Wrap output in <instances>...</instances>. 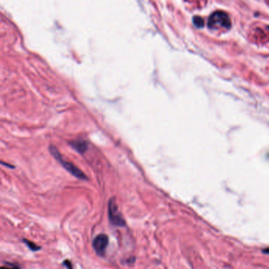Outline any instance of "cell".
Segmentation results:
<instances>
[{"instance_id": "6da1fadb", "label": "cell", "mask_w": 269, "mask_h": 269, "mask_svg": "<svg viewBox=\"0 0 269 269\" xmlns=\"http://www.w3.org/2000/svg\"><path fill=\"white\" fill-rule=\"evenodd\" d=\"M231 25L229 16L223 11L213 13L208 19V26L213 29H228Z\"/></svg>"}, {"instance_id": "7a4b0ae2", "label": "cell", "mask_w": 269, "mask_h": 269, "mask_svg": "<svg viewBox=\"0 0 269 269\" xmlns=\"http://www.w3.org/2000/svg\"><path fill=\"white\" fill-rule=\"evenodd\" d=\"M49 149L50 152H51L52 155L55 157V159H56L57 160H59V163L62 165V167H63L66 170H68L70 174H72L73 176H75L76 178H78L81 180L88 179L87 176H86V175L84 174V172L81 171L79 168H78L76 166L73 165V163H70V162H66V161H65L64 160H62V158L61 156H60V154H59V151H58L54 147L51 146Z\"/></svg>"}, {"instance_id": "3957f363", "label": "cell", "mask_w": 269, "mask_h": 269, "mask_svg": "<svg viewBox=\"0 0 269 269\" xmlns=\"http://www.w3.org/2000/svg\"><path fill=\"white\" fill-rule=\"evenodd\" d=\"M108 218L110 222L115 227H125V221L119 212L115 198H111L108 202Z\"/></svg>"}, {"instance_id": "277c9868", "label": "cell", "mask_w": 269, "mask_h": 269, "mask_svg": "<svg viewBox=\"0 0 269 269\" xmlns=\"http://www.w3.org/2000/svg\"><path fill=\"white\" fill-rule=\"evenodd\" d=\"M108 245V236L107 234H98L92 241V246L96 253L100 257H104Z\"/></svg>"}, {"instance_id": "5b68a950", "label": "cell", "mask_w": 269, "mask_h": 269, "mask_svg": "<svg viewBox=\"0 0 269 269\" xmlns=\"http://www.w3.org/2000/svg\"><path fill=\"white\" fill-rule=\"evenodd\" d=\"M70 144L73 149L80 153H84L87 151L88 144L85 141H81V140L80 141H74L70 142Z\"/></svg>"}, {"instance_id": "8992f818", "label": "cell", "mask_w": 269, "mask_h": 269, "mask_svg": "<svg viewBox=\"0 0 269 269\" xmlns=\"http://www.w3.org/2000/svg\"><path fill=\"white\" fill-rule=\"evenodd\" d=\"M23 241L25 242V244L26 246H28V248L30 249L32 251L40 250V246H37V245H36L33 241H28V240H27V239H23Z\"/></svg>"}, {"instance_id": "52a82bcc", "label": "cell", "mask_w": 269, "mask_h": 269, "mask_svg": "<svg viewBox=\"0 0 269 269\" xmlns=\"http://www.w3.org/2000/svg\"><path fill=\"white\" fill-rule=\"evenodd\" d=\"M0 269H21L20 266L15 264L11 263H6L4 265H2Z\"/></svg>"}, {"instance_id": "ba28073f", "label": "cell", "mask_w": 269, "mask_h": 269, "mask_svg": "<svg viewBox=\"0 0 269 269\" xmlns=\"http://www.w3.org/2000/svg\"><path fill=\"white\" fill-rule=\"evenodd\" d=\"M194 25L197 27H202L204 25V21L202 20L201 17H195L194 19Z\"/></svg>"}, {"instance_id": "9c48e42d", "label": "cell", "mask_w": 269, "mask_h": 269, "mask_svg": "<svg viewBox=\"0 0 269 269\" xmlns=\"http://www.w3.org/2000/svg\"><path fill=\"white\" fill-rule=\"evenodd\" d=\"M62 265H63L65 267L67 268V269H73V265H72V263H71L70 260H64L63 262H62Z\"/></svg>"}, {"instance_id": "30bf717a", "label": "cell", "mask_w": 269, "mask_h": 269, "mask_svg": "<svg viewBox=\"0 0 269 269\" xmlns=\"http://www.w3.org/2000/svg\"><path fill=\"white\" fill-rule=\"evenodd\" d=\"M263 252H264L265 253H268V254H269V249H265V250H263Z\"/></svg>"}, {"instance_id": "8fae6325", "label": "cell", "mask_w": 269, "mask_h": 269, "mask_svg": "<svg viewBox=\"0 0 269 269\" xmlns=\"http://www.w3.org/2000/svg\"><path fill=\"white\" fill-rule=\"evenodd\" d=\"M2 164H3V165H5V166H8V167H9V165H8V164H7V163H2ZM9 167H11L12 168H14V167H12V166H9Z\"/></svg>"}]
</instances>
